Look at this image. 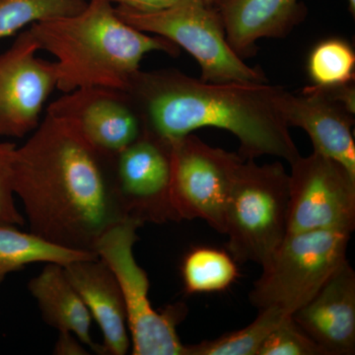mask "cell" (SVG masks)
I'll list each match as a JSON object with an SVG mask.
<instances>
[{"label": "cell", "instance_id": "cell-15", "mask_svg": "<svg viewBox=\"0 0 355 355\" xmlns=\"http://www.w3.org/2000/svg\"><path fill=\"white\" fill-rule=\"evenodd\" d=\"M70 284L102 331V355H125L130 350L127 309L120 284L99 257L64 266Z\"/></svg>", "mask_w": 355, "mask_h": 355}, {"label": "cell", "instance_id": "cell-17", "mask_svg": "<svg viewBox=\"0 0 355 355\" xmlns=\"http://www.w3.org/2000/svg\"><path fill=\"white\" fill-rule=\"evenodd\" d=\"M28 289L46 324L58 331L73 334L95 354H102L101 345L93 342L91 336L92 317L67 279L64 266L46 263L41 273L30 280Z\"/></svg>", "mask_w": 355, "mask_h": 355}, {"label": "cell", "instance_id": "cell-6", "mask_svg": "<svg viewBox=\"0 0 355 355\" xmlns=\"http://www.w3.org/2000/svg\"><path fill=\"white\" fill-rule=\"evenodd\" d=\"M116 13L139 31L162 37L196 58L200 79L211 83H268L265 72L249 67L231 48L216 7L203 0H180L170 8L137 13L116 7Z\"/></svg>", "mask_w": 355, "mask_h": 355}, {"label": "cell", "instance_id": "cell-1", "mask_svg": "<svg viewBox=\"0 0 355 355\" xmlns=\"http://www.w3.org/2000/svg\"><path fill=\"white\" fill-rule=\"evenodd\" d=\"M13 170L30 230L53 244L95 253L100 238L130 218L114 183V156L64 119L46 113L16 148Z\"/></svg>", "mask_w": 355, "mask_h": 355}, {"label": "cell", "instance_id": "cell-8", "mask_svg": "<svg viewBox=\"0 0 355 355\" xmlns=\"http://www.w3.org/2000/svg\"><path fill=\"white\" fill-rule=\"evenodd\" d=\"M171 146V200L178 221L202 219L224 234L229 196L245 159L191 133Z\"/></svg>", "mask_w": 355, "mask_h": 355}, {"label": "cell", "instance_id": "cell-13", "mask_svg": "<svg viewBox=\"0 0 355 355\" xmlns=\"http://www.w3.org/2000/svg\"><path fill=\"white\" fill-rule=\"evenodd\" d=\"M279 108L289 128L307 132L313 153L333 159L355 177L354 114L314 85L306 86L299 94L282 89Z\"/></svg>", "mask_w": 355, "mask_h": 355}, {"label": "cell", "instance_id": "cell-7", "mask_svg": "<svg viewBox=\"0 0 355 355\" xmlns=\"http://www.w3.org/2000/svg\"><path fill=\"white\" fill-rule=\"evenodd\" d=\"M144 224L128 218L109 229L100 238L95 253L111 268L120 284L130 331L133 355H184L186 345L180 340L177 327L187 315L182 303L168 306L159 313L148 297L149 279L137 263L133 246L137 230Z\"/></svg>", "mask_w": 355, "mask_h": 355}, {"label": "cell", "instance_id": "cell-5", "mask_svg": "<svg viewBox=\"0 0 355 355\" xmlns=\"http://www.w3.org/2000/svg\"><path fill=\"white\" fill-rule=\"evenodd\" d=\"M352 232L313 230L287 233L249 294L259 310L279 308L292 315L320 291L347 261Z\"/></svg>", "mask_w": 355, "mask_h": 355}, {"label": "cell", "instance_id": "cell-14", "mask_svg": "<svg viewBox=\"0 0 355 355\" xmlns=\"http://www.w3.org/2000/svg\"><path fill=\"white\" fill-rule=\"evenodd\" d=\"M291 316L326 355L354 354L355 272L349 261Z\"/></svg>", "mask_w": 355, "mask_h": 355}, {"label": "cell", "instance_id": "cell-4", "mask_svg": "<svg viewBox=\"0 0 355 355\" xmlns=\"http://www.w3.org/2000/svg\"><path fill=\"white\" fill-rule=\"evenodd\" d=\"M289 174L280 162L245 159L233 182L225 214L229 254L261 266L288 233Z\"/></svg>", "mask_w": 355, "mask_h": 355}, {"label": "cell", "instance_id": "cell-24", "mask_svg": "<svg viewBox=\"0 0 355 355\" xmlns=\"http://www.w3.org/2000/svg\"><path fill=\"white\" fill-rule=\"evenodd\" d=\"M17 146L0 141V225H24L25 218L16 207L14 190V157Z\"/></svg>", "mask_w": 355, "mask_h": 355}, {"label": "cell", "instance_id": "cell-28", "mask_svg": "<svg viewBox=\"0 0 355 355\" xmlns=\"http://www.w3.org/2000/svg\"><path fill=\"white\" fill-rule=\"evenodd\" d=\"M203 1H205V3L209 4V6L216 7L217 8V7L220 6L224 0H203Z\"/></svg>", "mask_w": 355, "mask_h": 355}, {"label": "cell", "instance_id": "cell-11", "mask_svg": "<svg viewBox=\"0 0 355 355\" xmlns=\"http://www.w3.org/2000/svg\"><path fill=\"white\" fill-rule=\"evenodd\" d=\"M39 51L27 29L0 55V137L22 139L34 132L57 88L55 62L40 58Z\"/></svg>", "mask_w": 355, "mask_h": 355}, {"label": "cell", "instance_id": "cell-19", "mask_svg": "<svg viewBox=\"0 0 355 355\" xmlns=\"http://www.w3.org/2000/svg\"><path fill=\"white\" fill-rule=\"evenodd\" d=\"M181 272L188 294L225 291L239 277L234 258L223 250L211 247L191 249L184 256Z\"/></svg>", "mask_w": 355, "mask_h": 355}, {"label": "cell", "instance_id": "cell-12", "mask_svg": "<svg viewBox=\"0 0 355 355\" xmlns=\"http://www.w3.org/2000/svg\"><path fill=\"white\" fill-rule=\"evenodd\" d=\"M46 113L73 125L97 150L116 156L135 142L144 123L130 96L108 88H84L64 93L50 104Z\"/></svg>", "mask_w": 355, "mask_h": 355}, {"label": "cell", "instance_id": "cell-25", "mask_svg": "<svg viewBox=\"0 0 355 355\" xmlns=\"http://www.w3.org/2000/svg\"><path fill=\"white\" fill-rule=\"evenodd\" d=\"M116 7L137 13H154L165 10L180 0H111Z\"/></svg>", "mask_w": 355, "mask_h": 355}, {"label": "cell", "instance_id": "cell-10", "mask_svg": "<svg viewBox=\"0 0 355 355\" xmlns=\"http://www.w3.org/2000/svg\"><path fill=\"white\" fill-rule=\"evenodd\" d=\"M171 142L144 128L114 156V183L125 214L142 224L178 221L171 200Z\"/></svg>", "mask_w": 355, "mask_h": 355}, {"label": "cell", "instance_id": "cell-18", "mask_svg": "<svg viewBox=\"0 0 355 355\" xmlns=\"http://www.w3.org/2000/svg\"><path fill=\"white\" fill-rule=\"evenodd\" d=\"M97 256L92 252L77 251L53 244L34 233L22 232L16 226L0 225V284L7 275L20 272L32 263L65 266Z\"/></svg>", "mask_w": 355, "mask_h": 355}, {"label": "cell", "instance_id": "cell-2", "mask_svg": "<svg viewBox=\"0 0 355 355\" xmlns=\"http://www.w3.org/2000/svg\"><path fill=\"white\" fill-rule=\"evenodd\" d=\"M282 87L268 83H211L179 70H139L125 93L144 128L168 142L202 128L228 130L244 159L300 156L279 108Z\"/></svg>", "mask_w": 355, "mask_h": 355}, {"label": "cell", "instance_id": "cell-9", "mask_svg": "<svg viewBox=\"0 0 355 355\" xmlns=\"http://www.w3.org/2000/svg\"><path fill=\"white\" fill-rule=\"evenodd\" d=\"M288 233L355 228V177L321 154L291 163Z\"/></svg>", "mask_w": 355, "mask_h": 355}, {"label": "cell", "instance_id": "cell-21", "mask_svg": "<svg viewBox=\"0 0 355 355\" xmlns=\"http://www.w3.org/2000/svg\"><path fill=\"white\" fill-rule=\"evenodd\" d=\"M307 71L312 85L333 87L354 83L355 53L345 40L331 38L318 43L311 51Z\"/></svg>", "mask_w": 355, "mask_h": 355}, {"label": "cell", "instance_id": "cell-29", "mask_svg": "<svg viewBox=\"0 0 355 355\" xmlns=\"http://www.w3.org/2000/svg\"><path fill=\"white\" fill-rule=\"evenodd\" d=\"M347 3H349V9L350 11V13L352 14V15H355V0H347Z\"/></svg>", "mask_w": 355, "mask_h": 355}, {"label": "cell", "instance_id": "cell-20", "mask_svg": "<svg viewBox=\"0 0 355 355\" xmlns=\"http://www.w3.org/2000/svg\"><path fill=\"white\" fill-rule=\"evenodd\" d=\"M288 316L291 315L279 308L259 310L258 317L249 326L216 340L186 345L184 355H258L266 338Z\"/></svg>", "mask_w": 355, "mask_h": 355}, {"label": "cell", "instance_id": "cell-27", "mask_svg": "<svg viewBox=\"0 0 355 355\" xmlns=\"http://www.w3.org/2000/svg\"><path fill=\"white\" fill-rule=\"evenodd\" d=\"M86 345L79 340L73 334L67 331H58V338L53 347V354L57 355H88Z\"/></svg>", "mask_w": 355, "mask_h": 355}, {"label": "cell", "instance_id": "cell-16", "mask_svg": "<svg viewBox=\"0 0 355 355\" xmlns=\"http://www.w3.org/2000/svg\"><path fill=\"white\" fill-rule=\"evenodd\" d=\"M217 9L228 44L242 60L256 53L260 40L288 36L307 11L300 0H224Z\"/></svg>", "mask_w": 355, "mask_h": 355}, {"label": "cell", "instance_id": "cell-26", "mask_svg": "<svg viewBox=\"0 0 355 355\" xmlns=\"http://www.w3.org/2000/svg\"><path fill=\"white\" fill-rule=\"evenodd\" d=\"M315 86V85H314ZM324 95L328 96L334 101L342 105L343 108L355 114V87L354 83L343 84V85L333 86V87H318Z\"/></svg>", "mask_w": 355, "mask_h": 355}, {"label": "cell", "instance_id": "cell-3", "mask_svg": "<svg viewBox=\"0 0 355 355\" xmlns=\"http://www.w3.org/2000/svg\"><path fill=\"white\" fill-rule=\"evenodd\" d=\"M113 4L111 0H88L80 12L28 28L40 51L57 60L58 90L100 87L125 92L147 53L179 55L172 42L125 22Z\"/></svg>", "mask_w": 355, "mask_h": 355}, {"label": "cell", "instance_id": "cell-23", "mask_svg": "<svg viewBox=\"0 0 355 355\" xmlns=\"http://www.w3.org/2000/svg\"><path fill=\"white\" fill-rule=\"evenodd\" d=\"M258 355H326L288 316L268 335Z\"/></svg>", "mask_w": 355, "mask_h": 355}, {"label": "cell", "instance_id": "cell-22", "mask_svg": "<svg viewBox=\"0 0 355 355\" xmlns=\"http://www.w3.org/2000/svg\"><path fill=\"white\" fill-rule=\"evenodd\" d=\"M88 0H0V39L40 21L80 12Z\"/></svg>", "mask_w": 355, "mask_h": 355}]
</instances>
